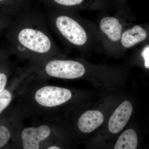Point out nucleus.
I'll list each match as a JSON object with an SVG mask.
<instances>
[{"mask_svg":"<svg viewBox=\"0 0 149 149\" xmlns=\"http://www.w3.org/2000/svg\"><path fill=\"white\" fill-rule=\"evenodd\" d=\"M46 71L52 77L72 79L83 76L85 74V70L83 65L78 62L53 60L46 65Z\"/></svg>","mask_w":149,"mask_h":149,"instance_id":"obj_1","label":"nucleus"},{"mask_svg":"<svg viewBox=\"0 0 149 149\" xmlns=\"http://www.w3.org/2000/svg\"><path fill=\"white\" fill-rule=\"evenodd\" d=\"M68 89L55 86H47L36 92L35 99L40 105L52 107L64 104L72 97Z\"/></svg>","mask_w":149,"mask_h":149,"instance_id":"obj_2","label":"nucleus"},{"mask_svg":"<svg viewBox=\"0 0 149 149\" xmlns=\"http://www.w3.org/2000/svg\"><path fill=\"white\" fill-rule=\"evenodd\" d=\"M56 25L62 35L70 42L78 46L86 43L87 36L83 27L72 19L66 16L59 17Z\"/></svg>","mask_w":149,"mask_h":149,"instance_id":"obj_3","label":"nucleus"},{"mask_svg":"<svg viewBox=\"0 0 149 149\" xmlns=\"http://www.w3.org/2000/svg\"><path fill=\"white\" fill-rule=\"evenodd\" d=\"M20 44L29 50L45 53L51 47L50 40L43 32L29 28L22 29L18 35Z\"/></svg>","mask_w":149,"mask_h":149,"instance_id":"obj_4","label":"nucleus"},{"mask_svg":"<svg viewBox=\"0 0 149 149\" xmlns=\"http://www.w3.org/2000/svg\"><path fill=\"white\" fill-rule=\"evenodd\" d=\"M51 133L50 128L46 125L24 128L20 135L22 148L41 149V143L48 139Z\"/></svg>","mask_w":149,"mask_h":149,"instance_id":"obj_5","label":"nucleus"},{"mask_svg":"<svg viewBox=\"0 0 149 149\" xmlns=\"http://www.w3.org/2000/svg\"><path fill=\"white\" fill-rule=\"evenodd\" d=\"M133 111V106L130 102H123L110 118L108 123L110 132L113 134L120 132L128 123Z\"/></svg>","mask_w":149,"mask_h":149,"instance_id":"obj_6","label":"nucleus"},{"mask_svg":"<svg viewBox=\"0 0 149 149\" xmlns=\"http://www.w3.org/2000/svg\"><path fill=\"white\" fill-rule=\"evenodd\" d=\"M103 114L97 110H89L82 115L78 121V127L84 133L93 132L102 124Z\"/></svg>","mask_w":149,"mask_h":149,"instance_id":"obj_7","label":"nucleus"},{"mask_svg":"<svg viewBox=\"0 0 149 149\" xmlns=\"http://www.w3.org/2000/svg\"><path fill=\"white\" fill-rule=\"evenodd\" d=\"M100 27L111 41L117 42L121 38L122 27L117 19L111 17H104L100 22Z\"/></svg>","mask_w":149,"mask_h":149,"instance_id":"obj_8","label":"nucleus"},{"mask_svg":"<svg viewBox=\"0 0 149 149\" xmlns=\"http://www.w3.org/2000/svg\"><path fill=\"white\" fill-rule=\"evenodd\" d=\"M147 37L146 30L141 26L137 25L123 33L121 37V43L125 47L130 48L143 41Z\"/></svg>","mask_w":149,"mask_h":149,"instance_id":"obj_9","label":"nucleus"},{"mask_svg":"<svg viewBox=\"0 0 149 149\" xmlns=\"http://www.w3.org/2000/svg\"><path fill=\"white\" fill-rule=\"evenodd\" d=\"M137 133L133 129L125 130L120 135L115 145L114 149H137Z\"/></svg>","mask_w":149,"mask_h":149,"instance_id":"obj_10","label":"nucleus"},{"mask_svg":"<svg viewBox=\"0 0 149 149\" xmlns=\"http://www.w3.org/2000/svg\"><path fill=\"white\" fill-rule=\"evenodd\" d=\"M11 100V94L8 90H4L0 94V113L8 106Z\"/></svg>","mask_w":149,"mask_h":149,"instance_id":"obj_11","label":"nucleus"},{"mask_svg":"<svg viewBox=\"0 0 149 149\" xmlns=\"http://www.w3.org/2000/svg\"><path fill=\"white\" fill-rule=\"evenodd\" d=\"M11 137V134L8 128L0 125V149L6 146Z\"/></svg>","mask_w":149,"mask_h":149,"instance_id":"obj_12","label":"nucleus"},{"mask_svg":"<svg viewBox=\"0 0 149 149\" xmlns=\"http://www.w3.org/2000/svg\"><path fill=\"white\" fill-rule=\"evenodd\" d=\"M59 4L65 6L77 5L81 3L83 0H54Z\"/></svg>","mask_w":149,"mask_h":149,"instance_id":"obj_13","label":"nucleus"},{"mask_svg":"<svg viewBox=\"0 0 149 149\" xmlns=\"http://www.w3.org/2000/svg\"><path fill=\"white\" fill-rule=\"evenodd\" d=\"M141 55L145 60V65L146 68H149V46L147 45L141 52Z\"/></svg>","mask_w":149,"mask_h":149,"instance_id":"obj_14","label":"nucleus"},{"mask_svg":"<svg viewBox=\"0 0 149 149\" xmlns=\"http://www.w3.org/2000/svg\"><path fill=\"white\" fill-rule=\"evenodd\" d=\"M7 82V77L4 73H0V94L4 90Z\"/></svg>","mask_w":149,"mask_h":149,"instance_id":"obj_15","label":"nucleus"},{"mask_svg":"<svg viewBox=\"0 0 149 149\" xmlns=\"http://www.w3.org/2000/svg\"><path fill=\"white\" fill-rule=\"evenodd\" d=\"M45 149H61V148H60L58 146H49L47 147Z\"/></svg>","mask_w":149,"mask_h":149,"instance_id":"obj_16","label":"nucleus"},{"mask_svg":"<svg viewBox=\"0 0 149 149\" xmlns=\"http://www.w3.org/2000/svg\"><path fill=\"white\" fill-rule=\"evenodd\" d=\"M5 1V0H0V2L3 1Z\"/></svg>","mask_w":149,"mask_h":149,"instance_id":"obj_17","label":"nucleus"}]
</instances>
